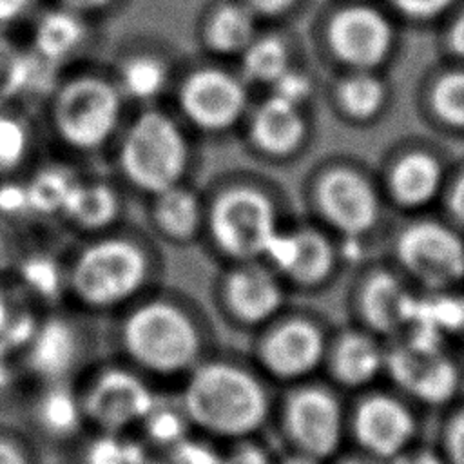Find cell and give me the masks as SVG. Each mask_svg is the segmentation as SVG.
<instances>
[{
  "instance_id": "6da1fadb",
  "label": "cell",
  "mask_w": 464,
  "mask_h": 464,
  "mask_svg": "<svg viewBox=\"0 0 464 464\" xmlns=\"http://www.w3.org/2000/svg\"><path fill=\"white\" fill-rule=\"evenodd\" d=\"M107 321L103 341L109 353L138 370L163 393H174L219 348L208 310L188 292L167 283Z\"/></svg>"
},
{
  "instance_id": "7a4b0ae2",
  "label": "cell",
  "mask_w": 464,
  "mask_h": 464,
  "mask_svg": "<svg viewBox=\"0 0 464 464\" xmlns=\"http://www.w3.org/2000/svg\"><path fill=\"white\" fill-rule=\"evenodd\" d=\"M163 246L147 228L127 219L65 245L67 306L111 319L165 283Z\"/></svg>"
},
{
  "instance_id": "3957f363",
  "label": "cell",
  "mask_w": 464,
  "mask_h": 464,
  "mask_svg": "<svg viewBox=\"0 0 464 464\" xmlns=\"http://www.w3.org/2000/svg\"><path fill=\"white\" fill-rule=\"evenodd\" d=\"M205 223L199 246L216 263L263 259L297 210L285 187L259 169L228 167L203 185Z\"/></svg>"
},
{
  "instance_id": "277c9868",
  "label": "cell",
  "mask_w": 464,
  "mask_h": 464,
  "mask_svg": "<svg viewBox=\"0 0 464 464\" xmlns=\"http://www.w3.org/2000/svg\"><path fill=\"white\" fill-rule=\"evenodd\" d=\"M130 109L107 62L89 58L60 72L36 114L54 156L91 167L105 163Z\"/></svg>"
},
{
  "instance_id": "5b68a950",
  "label": "cell",
  "mask_w": 464,
  "mask_h": 464,
  "mask_svg": "<svg viewBox=\"0 0 464 464\" xmlns=\"http://www.w3.org/2000/svg\"><path fill=\"white\" fill-rule=\"evenodd\" d=\"M192 431L216 444L259 437L272 424L274 384L250 357L221 346L174 392Z\"/></svg>"
},
{
  "instance_id": "8992f818",
  "label": "cell",
  "mask_w": 464,
  "mask_h": 464,
  "mask_svg": "<svg viewBox=\"0 0 464 464\" xmlns=\"http://www.w3.org/2000/svg\"><path fill=\"white\" fill-rule=\"evenodd\" d=\"M201 141L167 103L132 107L105 165L129 198L143 201L178 183L196 179Z\"/></svg>"
},
{
  "instance_id": "52a82bcc",
  "label": "cell",
  "mask_w": 464,
  "mask_h": 464,
  "mask_svg": "<svg viewBox=\"0 0 464 464\" xmlns=\"http://www.w3.org/2000/svg\"><path fill=\"white\" fill-rule=\"evenodd\" d=\"M303 216L335 236L346 256H357L392 228L375 169L361 158L334 152L317 160L299 185Z\"/></svg>"
},
{
  "instance_id": "ba28073f",
  "label": "cell",
  "mask_w": 464,
  "mask_h": 464,
  "mask_svg": "<svg viewBox=\"0 0 464 464\" xmlns=\"http://www.w3.org/2000/svg\"><path fill=\"white\" fill-rule=\"evenodd\" d=\"M402 25L381 0H324L310 22V45L330 74L388 72L402 45Z\"/></svg>"
},
{
  "instance_id": "9c48e42d",
  "label": "cell",
  "mask_w": 464,
  "mask_h": 464,
  "mask_svg": "<svg viewBox=\"0 0 464 464\" xmlns=\"http://www.w3.org/2000/svg\"><path fill=\"white\" fill-rule=\"evenodd\" d=\"M254 92L234 63L185 56L167 105L198 141L236 138Z\"/></svg>"
},
{
  "instance_id": "30bf717a",
  "label": "cell",
  "mask_w": 464,
  "mask_h": 464,
  "mask_svg": "<svg viewBox=\"0 0 464 464\" xmlns=\"http://www.w3.org/2000/svg\"><path fill=\"white\" fill-rule=\"evenodd\" d=\"M103 332L98 319L72 308L60 306L44 310L18 357L27 384L71 382L102 357Z\"/></svg>"
},
{
  "instance_id": "8fae6325",
  "label": "cell",
  "mask_w": 464,
  "mask_h": 464,
  "mask_svg": "<svg viewBox=\"0 0 464 464\" xmlns=\"http://www.w3.org/2000/svg\"><path fill=\"white\" fill-rule=\"evenodd\" d=\"M285 450L330 460L348 448V402L321 375L276 393L272 424Z\"/></svg>"
},
{
  "instance_id": "7c38bea8",
  "label": "cell",
  "mask_w": 464,
  "mask_h": 464,
  "mask_svg": "<svg viewBox=\"0 0 464 464\" xmlns=\"http://www.w3.org/2000/svg\"><path fill=\"white\" fill-rule=\"evenodd\" d=\"M386 259L422 294L464 285V232L442 216L402 218L386 236Z\"/></svg>"
},
{
  "instance_id": "4fadbf2b",
  "label": "cell",
  "mask_w": 464,
  "mask_h": 464,
  "mask_svg": "<svg viewBox=\"0 0 464 464\" xmlns=\"http://www.w3.org/2000/svg\"><path fill=\"white\" fill-rule=\"evenodd\" d=\"M386 379L419 408H444L464 390L455 348L417 326L386 341Z\"/></svg>"
},
{
  "instance_id": "5bb4252c",
  "label": "cell",
  "mask_w": 464,
  "mask_h": 464,
  "mask_svg": "<svg viewBox=\"0 0 464 464\" xmlns=\"http://www.w3.org/2000/svg\"><path fill=\"white\" fill-rule=\"evenodd\" d=\"M451 163L437 138L410 134L395 140L373 167L390 212L408 218L437 208Z\"/></svg>"
},
{
  "instance_id": "9a60e30c",
  "label": "cell",
  "mask_w": 464,
  "mask_h": 464,
  "mask_svg": "<svg viewBox=\"0 0 464 464\" xmlns=\"http://www.w3.org/2000/svg\"><path fill=\"white\" fill-rule=\"evenodd\" d=\"M89 433L129 435L149 415L160 392L138 370L102 355L76 382Z\"/></svg>"
},
{
  "instance_id": "2e32d148",
  "label": "cell",
  "mask_w": 464,
  "mask_h": 464,
  "mask_svg": "<svg viewBox=\"0 0 464 464\" xmlns=\"http://www.w3.org/2000/svg\"><path fill=\"white\" fill-rule=\"evenodd\" d=\"M330 328L319 315L286 306L252 334L250 361L274 384L288 386L321 375Z\"/></svg>"
},
{
  "instance_id": "e0dca14e",
  "label": "cell",
  "mask_w": 464,
  "mask_h": 464,
  "mask_svg": "<svg viewBox=\"0 0 464 464\" xmlns=\"http://www.w3.org/2000/svg\"><path fill=\"white\" fill-rule=\"evenodd\" d=\"M419 406L392 386H372L348 402V446L382 464L419 444Z\"/></svg>"
},
{
  "instance_id": "ac0fdd59",
  "label": "cell",
  "mask_w": 464,
  "mask_h": 464,
  "mask_svg": "<svg viewBox=\"0 0 464 464\" xmlns=\"http://www.w3.org/2000/svg\"><path fill=\"white\" fill-rule=\"evenodd\" d=\"M290 290L263 259L218 265L210 301L218 317L236 332L254 334L288 306Z\"/></svg>"
},
{
  "instance_id": "d6986e66",
  "label": "cell",
  "mask_w": 464,
  "mask_h": 464,
  "mask_svg": "<svg viewBox=\"0 0 464 464\" xmlns=\"http://www.w3.org/2000/svg\"><path fill=\"white\" fill-rule=\"evenodd\" d=\"M263 261L290 292H317L339 276L348 256L335 236L297 214L276 234Z\"/></svg>"
},
{
  "instance_id": "ffe728a7",
  "label": "cell",
  "mask_w": 464,
  "mask_h": 464,
  "mask_svg": "<svg viewBox=\"0 0 464 464\" xmlns=\"http://www.w3.org/2000/svg\"><path fill=\"white\" fill-rule=\"evenodd\" d=\"M314 134V109L261 92L254 96L236 138L254 163L270 169L288 167L301 160Z\"/></svg>"
},
{
  "instance_id": "44dd1931",
  "label": "cell",
  "mask_w": 464,
  "mask_h": 464,
  "mask_svg": "<svg viewBox=\"0 0 464 464\" xmlns=\"http://www.w3.org/2000/svg\"><path fill=\"white\" fill-rule=\"evenodd\" d=\"M420 292L384 257L362 263L350 285L352 323L384 341L413 326Z\"/></svg>"
},
{
  "instance_id": "7402d4cb",
  "label": "cell",
  "mask_w": 464,
  "mask_h": 464,
  "mask_svg": "<svg viewBox=\"0 0 464 464\" xmlns=\"http://www.w3.org/2000/svg\"><path fill=\"white\" fill-rule=\"evenodd\" d=\"M185 56L167 38L134 34L116 45L107 65L129 105L141 107L167 102Z\"/></svg>"
},
{
  "instance_id": "603a6c76",
  "label": "cell",
  "mask_w": 464,
  "mask_h": 464,
  "mask_svg": "<svg viewBox=\"0 0 464 464\" xmlns=\"http://www.w3.org/2000/svg\"><path fill=\"white\" fill-rule=\"evenodd\" d=\"M18 408L22 411L20 426L42 451L51 448L72 453L89 433L76 384H27Z\"/></svg>"
},
{
  "instance_id": "cb8c5ba5",
  "label": "cell",
  "mask_w": 464,
  "mask_h": 464,
  "mask_svg": "<svg viewBox=\"0 0 464 464\" xmlns=\"http://www.w3.org/2000/svg\"><path fill=\"white\" fill-rule=\"evenodd\" d=\"M321 377L343 393H359L386 377V341L352 323L330 330Z\"/></svg>"
},
{
  "instance_id": "d4e9b609",
  "label": "cell",
  "mask_w": 464,
  "mask_h": 464,
  "mask_svg": "<svg viewBox=\"0 0 464 464\" xmlns=\"http://www.w3.org/2000/svg\"><path fill=\"white\" fill-rule=\"evenodd\" d=\"M25 27L24 44L58 71L92 58L91 53L102 36V24L53 2H44Z\"/></svg>"
},
{
  "instance_id": "484cf974",
  "label": "cell",
  "mask_w": 464,
  "mask_h": 464,
  "mask_svg": "<svg viewBox=\"0 0 464 464\" xmlns=\"http://www.w3.org/2000/svg\"><path fill=\"white\" fill-rule=\"evenodd\" d=\"M89 169L76 179L58 221V228L71 239L109 230L129 219V194L111 174Z\"/></svg>"
},
{
  "instance_id": "4316f807",
  "label": "cell",
  "mask_w": 464,
  "mask_h": 464,
  "mask_svg": "<svg viewBox=\"0 0 464 464\" xmlns=\"http://www.w3.org/2000/svg\"><path fill=\"white\" fill-rule=\"evenodd\" d=\"M143 227L163 246L199 245L205 223L203 185L196 179L178 183L141 201Z\"/></svg>"
},
{
  "instance_id": "83f0119b",
  "label": "cell",
  "mask_w": 464,
  "mask_h": 464,
  "mask_svg": "<svg viewBox=\"0 0 464 464\" xmlns=\"http://www.w3.org/2000/svg\"><path fill=\"white\" fill-rule=\"evenodd\" d=\"M332 114L346 127H373L390 112L393 87L388 72L350 71L330 74L323 85Z\"/></svg>"
},
{
  "instance_id": "f1b7e54d",
  "label": "cell",
  "mask_w": 464,
  "mask_h": 464,
  "mask_svg": "<svg viewBox=\"0 0 464 464\" xmlns=\"http://www.w3.org/2000/svg\"><path fill=\"white\" fill-rule=\"evenodd\" d=\"M415 109L422 123L440 138H464V62L439 58L415 87Z\"/></svg>"
},
{
  "instance_id": "f546056e",
  "label": "cell",
  "mask_w": 464,
  "mask_h": 464,
  "mask_svg": "<svg viewBox=\"0 0 464 464\" xmlns=\"http://www.w3.org/2000/svg\"><path fill=\"white\" fill-rule=\"evenodd\" d=\"M261 25L239 0H205L194 18L196 51L203 58L236 63Z\"/></svg>"
},
{
  "instance_id": "4dcf8cb0",
  "label": "cell",
  "mask_w": 464,
  "mask_h": 464,
  "mask_svg": "<svg viewBox=\"0 0 464 464\" xmlns=\"http://www.w3.org/2000/svg\"><path fill=\"white\" fill-rule=\"evenodd\" d=\"M14 288L38 310L67 304L65 246L33 234L9 277Z\"/></svg>"
},
{
  "instance_id": "1f68e13d",
  "label": "cell",
  "mask_w": 464,
  "mask_h": 464,
  "mask_svg": "<svg viewBox=\"0 0 464 464\" xmlns=\"http://www.w3.org/2000/svg\"><path fill=\"white\" fill-rule=\"evenodd\" d=\"M60 72L33 54L24 40L0 33V109L20 105L36 111Z\"/></svg>"
},
{
  "instance_id": "d6a6232c",
  "label": "cell",
  "mask_w": 464,
  "mask_h": 464,
  "mask_svg": "<svg viewBox=\"0 0 464 464\" xmlns=\"http://www.w3.org/2000/svg\"><path fill=\"white\" fill-rule=\"evenodd\" d=\"M304 62V45L292 25H261L234 65L257 96L266 92L286 71Z\"/></svg>"
},
{
  "instance_id": "836d02e7",
  "label": "cell",
  "mask_w": 464,
  "mask_h": 464,
  "mask_svg": "<svg viewBox=\"0 0 464 464\" xmlns=\"http://www.w3.org/2000/svg\"><path fill=\"white\" fill-rule=\"evenodd\" d=\"M85 165L71 160L51 156L42 158L29 172L24 174L33 232L40 227H58L71 190Z\"/></svg>"
},
{
  "instance_id": "e575fe53",
  "label": "cell",
  "mask_w": 464,
  "mask_h": 464,
  "mask_svg": "<svg viewBox=\"0 0 464 464\" xmlns=\"http://www.w3.org/2000/svg\"><path fill=\"white\" fill-rule=\"evenodd\" d=\"M44 145L36 111L20 105L0 109V179L29 172L44 158Z\"/></svg>"
},
{
  "instance_id": "d590c367",
  "label": "cell",
  "mask_w": 464,
  "mask_h": 464,
  "mask_svg": "<svg viewBox=\"0 0 464 464\" xmlns=\"http://www.w3.org/2000/svg\"><path fill=\"white\" fill-rule=\"evenodd\" d=\"M413 326L430 332L446 344L464 346V285L420 292Z\"/></svg>"
},
{
  "instance_id": "8d00e7d4",
  "label": "cell",
  "mask_w": 464,
  "mask_h": 464,
  "mask_svg": "<svg viewBox=\"0 0 464 464\" xmlns=\"http://www.w3.org/2000/svg\"><path fill=\"white\" fill-rule=\"evenodd\" d=\"M40 312L11 281H0V361H18Z\"/></svg>"
},
{
  "instance_id": "74e56055",
  "label": "cell",
  "mask_w": 464,
  "mask_h": 464,
  "mask_svg": "<svg viewBox=\"0 0 464 464\" xmlns=\"http://www.w3.org/2000/svg\"><path fill=\"white\" fill-rule=\"evenodd\" d=\"M402 27H439L462 0H381Z\"/></svg>"
},
{
  "instance_id": "f35d334b",
  "label": "cell",
  "mask_w": 464,
  "mask_h": 464,
  "mask_svg": "<svg viewBox=\"0 0 464 464\" xmlns=\"http://www.w3.org/2000/svg\"><path fill=\"white\" fill-rule=\"evenodd\" d=\"M442 410L435 448L448 464H464V390Z\"/></svg>"
},
{
  "instance_id": "ab89813d",
  "label": "cell",
  "mask_w": 464,
  "mask_h": 464,
  "mask_svg": "<svg viewBox=\"0 0 464 464\" xmlns=\"http://www.w3.org/2000/svg\"><path fill=\"white\" fill-rule=\"evenodd\" d=\"M321 89L323 85L315 78V72L304 62L286 71L266 92H272L290 103L314 109V102L317 100Z\"/></svg>"
},
{
  "instance_id": "60d3db41",
  "label": "cell",
  "mask_w": 464,
  "mask_h": 464,
  "mask_svg": "<svg viewBox=\"0 0 464 464\" xmlns=\"http://www.w3.org/2000/svg\"><path fill=\"white\" fill-rule=\"evenodd\" d=\"M0 464H42V450L20 424L0 422Z\"/></svg>"
},
{
  "instance_id": "b9f144b4",
  "label": "cell",
  "mask_w": 464,
  "mask_h": 464,
  "mask_svg": "<svg viewBox=\"0 0 464 464\" xmlns=\"http://www.w3.org/2000/svg\"><path fill=\"white\" fill-rule=\"evenodd\" d=\"M263 25H294L314 4V0H239Z\"/></svg>"
},
{
  "instance_id": "7bdbcfd3",
  "label": "cell",
  "mask_w": 464,
  "mask_h": 464,
  "mask_svg": "<svg viewBox=\"0 0 464 464\" xmlns=\"http://www.w3.org/2000/svg\"><path fill=\"white\" fill-rule=\"evenodd\" d=\"M439 208L442 210V218L448 219L453 227L464 232V156L453 158Z\"/></svg>"
},
{
  "instance_id": "ee69618b",
  "label": "cell",
  "mask_w": 464,
  "mask_h": 464,
  "mask_svg": "<svg viewBox=\"0 0 464 464\" xmlns=\"http://www.w3.org/2000/svg\"><path fill=\"white\" fill-rule=\"evenodd\" d=\"M214 464H276V455L259 437H252L219 444Z\"/></svg>"
},
{
  "instance_id": "f6af8a7d",
  "label": "cell",
  "mask_w": 464,
  "mask_h": 464,
  "mask_svg": "<svg viewBox=\"0 0 464 464\" xmlns=\"http://www.w3.org/2000/svg\"><path fill=\"white\" fill-rule=\"evenodd\" d=\"M439 58L464 62V0L437 27Z\"/></svg>"
},
{
  "instance_id": "bcb514c9",
  "label": "cell",
  "mask_w": 464,
  "mask_h": 464,
  "mask_svg": "<svg viewBox=\"0 0 464 464\" xmlns=\"http://www.w3.org/2000/svg\"><path fill=\"white\" fill-rule=\"evenodd\" d=\"M31 234L0 219V281H9Z\"/></svg>"
},
{
  "instance_id": "7dc6e473",
  "label": "cell",
  "mask_w": 464,
  "mask_h": 464,
  "mask_svg": "<svg viewBox=\"0 0 464 464\" xmlns=\"http://www.w3.org/2000/svg\"><path fill=\"white\" fill-rule=\"evenodd\" d=\"M63 5L92 22L103 24L107 18L123 11L130 0H45Z\"/></svg>"
},
{
  "instance_id": "c3c4849f",
  "label": "cell",
  "mask_w": 464,
  "mask_h": 464,
  "mask_svg": "<svg viewBox=\"0 0 464 464\" xmlns=\"http://www.w3.org/2000/svg\"><path fill=\"white\" fill-rule=\"evenodd\" d=\"M44 2L45 0H0V33H11L18 25H27Z\"/></svg>"
},
{
  "instance_id": "681fc988",
  "label": "cell",
  "mask_w": 464,
  "mask_h": 464,
  "mask_svg": "<svg viewBox=\"0 0 464 464\" xmlns=\"http://www.w3.org/2000/svg\"><path fill=\"white\" fill-rule=\"evenodd\" d=\"M25 390V381L18 361H0V404L18 401Z\"/></svg>"
},
{
  "instance_id": "f907efd6",
  "label": "cell",
  "mask_w": 464,
  "mask_h": 464,
  "mask_svg": "<svg viewBox=\"0 0 464 464\" xmlns=\"http://www.w3.org/2000/svg\"><path fill=\"white\" fill-rule=\"evenodd\" d=\"M386 464H448V462L437 451L435 446H424L419 442Z\"/></svg>"
},
{
  "instance_id": "816d5d0a",
  "label": "cell",
  "mask_w": 464,
  "mask_h": 464,
  "mask_svg": "<svg viewBox=\"0 0 464 464\" xmlns=\"http://www.w3.org/2000/svg\"><path fill=\"white\" fill-rule=\"evenodd\" d=\"M328 464H382L357 450H352V448H346L343 450L339 455H335L334 459L328 460Z\"/></svg>"
},
{
  "instance_id": "f5cc1de1",
  "label": "cell",
  "mask_w": 464,
  "mask_h": 464,
  "mask_svg": "<svg viewBox=\"0 0 464 464\" xmlns=\"http://www.w3.org/2000/svg\"><path fill=\"white\" fill-rule=\"evenodd\" d=\"M276 464H328V460L285 450L281 455H276Z\"/></svg>"
}]
</instances>
